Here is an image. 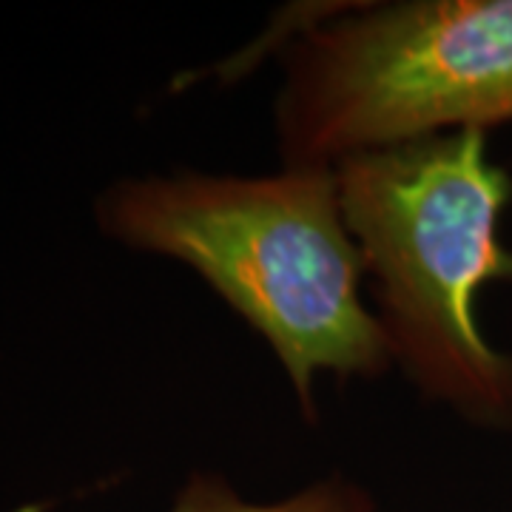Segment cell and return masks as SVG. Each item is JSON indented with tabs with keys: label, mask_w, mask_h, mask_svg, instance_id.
Listing matches in <instances>:
<instances>
[{
	"label": "cell",
	"mask_w": 512,
	"mask_h": 512,
	"mask_svg": "<svg viewBox=\"0 0 512 512\" xmlns=\"http://www.w3.org/2000/svg\"><path fill=\"white\" fill-rule=\"evenodd\" d=\"M103 234L191 268L265 339L308 424L319 376L376 382L393 367L333 168L128 177L97 202Z\"/></svg>",
	"instance_id": "1"
},
{
	"label": "cell",
	"mask_w": 512,
	"mask_h": 512,
	"mask_svg": "<svg viewBox=\"0 0 512 512\" xmlns=\"http://www.w3.org/2000/svg\"><path fill=\"white\" fill-rule=\"evenodd\" d=\"M333 171L393 367L464 424L512 433V353L476 319L478 293L512 282L501 242L512 174L487 131L367 151Z\"/></svg>",
	"instance_id": "2"
},
{
	"label": "cell",
	"mask_w": 512,
	"mask_h": 512,
	"mask_svg": "<svg viewBox=\"0 0 512 512\" xmlns=\"http://www.w3.org/2000/svg\"><path fill=\"white\" fill-rule=\"evenodd\" d=\"M512 123V0L362 3L282 46L274 134L282 165Z\"/></svg>",
	"instance_id": "3"
},
{
	"label": "cell",
	"mask_w": 512,
	"mask_h": 512,
	"mask_svg": "<svg viewBox=\"0 0 512 512\" xmlns=\"http://www.w3.org/2000/svg\"><path fill=\"white\" fill-rule=\"evenodd\" d=\"M168 512H376V501L359 481L333 473L279 501H248L220 473L194 470Z\"/></svg>",
	"instance_id": "4"
}]
</instances>
